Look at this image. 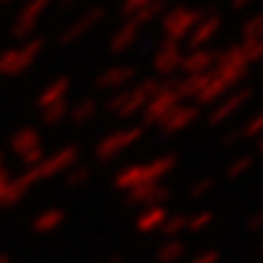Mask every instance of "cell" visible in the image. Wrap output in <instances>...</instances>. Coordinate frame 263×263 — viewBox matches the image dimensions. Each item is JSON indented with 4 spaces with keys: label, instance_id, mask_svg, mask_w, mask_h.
<instances>
[{
    "label": "cell",
    "instance_id": "6da1fadb",
    "mask_svg": "<svg viewBox=\"0 0 263 263\" xmlns=\"http://www.w3.org/2000/svg\"><path fill=\"white\" fill-rule=\"evenodd\" d=\"M180 253H182L180 244H170V247L160 251V257L157 259H160V263H174L176 259H180Z\"/></svg>",
    "mask_w": 263,
    "mask_h": 263
},
{
    "label": "cell",
    "instance_id": "7a4b0ae2",
    "mask_svg": "<svg viewBox=\"0 0 263 263\" xmlns=\"http://www.w3.org/2000/svg\"><path fill=\"white\" fill-rule=\"evenodd\" d=\"M216 259H218L216 253H205V255H201V257H195L193 263H216Z\"/></svg>",
    "mask_w": 263,
    "mask_h": 263
}]
</instances>
